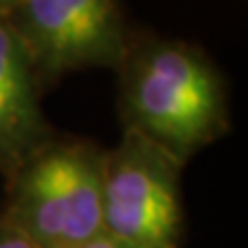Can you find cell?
<instances>
[{
    "instance_id": "obj_1",
    "label": "cell",
    "mask_w": 248,
    "mask_h": 248,
    "mask_svg": "<svg viewBox=\"0 0 248 248\" xmlns=\"http://www.w3.org/2000/svg\"><path fill=\"white\" fill-rule=\"evenodd\" d=\"M118 75L122 130H135L186 166L230 133L223 73L197 44L135 29Z\"/></svg>"
},
{
    "instance_id": "obj_2",
    "label": "cell",
    "mask_w": 248,
    "mask_h": 248,
    "mask_svg": "<svg viewBox=\"0 0 248 248\" xmlns=\"http://www.w3.org/2000/svg\"><path fill=\"white\" fill-rule=\"evenodd\" d=\"M106 147L54 130L4 180L0 213L40 248H81L102 234Z\"/></svg>"
},
{
    "instance_id": "obj_3",
    "label": "cell",
    "mask_w": 248,
    "mask_h": 248,
    "mask_svg": "<svg viewBox=\"0 0 248 248\" xmlns=\"http://www.w3.org/2000/svg\"><path fill=\"white\" fill-rule=\"evenodd\" d=\"M184 164L135 130L104 153L102 234L126 248H182Z\"/></svg>"
},
{
    "instance_id": "obj_4",
    "label": "cell",
    "mask_w": 248,
    "mask_h": 248,
    "mask_svg": "<svg viewBox=\"0 0 248 248\" xmlns=\"http://www.w3.org/2000/svg\"><path fill=\"white\" fill-rule=\"evenodd\" d=\"M42 91L85 68L120 64L135 29L122 0H17L2 17Z\"/></svg>"
},
{
    "instance_id": "obj_5",
    "label": "cell",
    "mask_w": 248,
    "mask_h": 248,
    "mask_svg": "<svg viewBox=\"0 0 248 248\" xmlns=\"http://www.w3.org/2000/svg\"><path fill=\"white\" fill-rule=\"evenodd\" d=\"M42 97L19 40L0 19V176L4 180L56 130L44 114Z\"/></svg>"
},
{
    "instance_id": "obj_6",
    "label": "cell",
    "mask_w": 248,
    "mask_h": 248,
    "mask_svg": "<svg viewBox=\"0 0 248 248\" xmlns=\"http://www.w3.org/2000/svg\"><path fill=\"white\" fill-rule=\"evenodd\" d=\"M0 248H40L33 240L27 238L11 221H6L0 213Z\"/></svg>"
},
{
    "instance_id": "obj_7",
    "label": "cell",
    "mask_w": 248,
    "mask_h": 248,
    "mask_svg": "<svg viewBox=\"0 0 248 248\" xmlns=\"http://www.w3.org/2000/svg\"><path fill=\"white\" fill-rule=\"evenodd\" d=\"M81 248H126V246L120 244V242H116V240H112L110 236L99 234L97 238H93L91 242H87V244L81 246Z\"/></svg>"
},
{
    "instance_id": "obj_8",
    "label": "cell",
    "mask_w": 248,
    "mask_h": 248,
    "mask_svg": "<svg viewBox=\"0 0 248 248\" xmlns=\"http://www.w3.org/2000/svg\"><path fill=\"white\" fill-rule=\"evenodd\" d=\"M15 2H17V0H0V19H2L4 15L9 13V9H11Z\"/></svg>"
}]
</instances>
